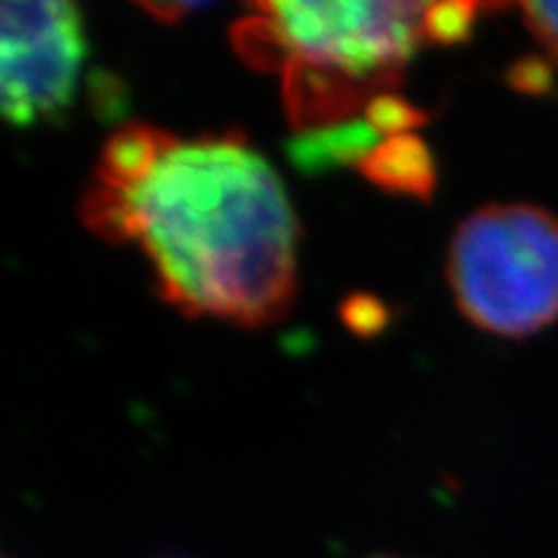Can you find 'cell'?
<instances>
[{"label":"cell","mask_w":558,"mask_h":558,"mask_svg":"<svg viewBox=\"0 0 558 558\" xmlns=\"http://www.w3.org/2000/svg\"><path fill=\"white\" fill-rule=\"evenodd\" d=\"M81 218L104 241L137 243L160 298L184 316L256 329L295 295V213L239 132L181 140L124 124L104 143Z\"/></svg>","instance_id":"1"},{"label":"cell","mask_w":558,"mask_h":558,"mask_svg":"<svg viewBox=\"0 0 558 558\" xmlns=\"http://www.w3.org/2000/svg\"><path fill=\"white\" fill-rule=\"evenodd\" d=\"M427 5L396 0L256 3L230 34L251 65L316 73L369 104L388 94L416 47L429 41Z\"/></svg>","instance_id":"2"},{"label":"cell","mask_w":558,"mask_h":558,"mask_svg":"<svg viewBox=\"0 0 558 558\" xmlns=\"http://www.w3.org/2000/svg\"><path fill=\"white\" fill-rule=\"evenodd\" d=\"M458 311L497 337L522 339L558 320V218L535 205H486L448 251Z\"/></svg>","instance_id":"3"},{"label":"cell","mask_w":558,"mask_h":558,"mask_svg":"<svg viewBox=\"0 0 558 558\" xmlns=\"http://www.w3.org/2000/svg\"><path fill=\"white\" fill-rule=\"evenodd\" d=\"M86 37L68 0L3 3L0 9V109L13 128L65 114L75 99Z\"/></svg>","instance_id":"4"},{"label":"cell","mask_w":558,"mask_h":558,"mask_svg":"<svg viewBox=\"0 0 558 558\" xmlns=\"http://www.w3.org/2000/svg\"><path fill=\"white\" fill-rule=\"evenodd\" d=\"M357 169L365 173L367 181L380 186V190L407 194V197H416L424 202L432 197L437 184L435 156H432L427 143L422 137H416L414 132L383 137L360 160Z\"/></svg>","instance_id":"5"},{"label":"cell","mask_w":558,"mask_h":558,"mask_svg":"<svg viewBox=\"0 0 558 558\" xmlns=\"http://www.w3.org/2000/svg\"><path fill=\"white\" fill-rule=\"evenodd\" d=\"M362 117L373 124L380 137L403 135V132H411L422 122H427V114H424V111L411 107L409 101H403L401 96H393L390 90L388 94L375 96V99L367 104L365 114Z\"/></svg>","instance_id":"6"},{"label":"cell","mask_w":558,"mask_h":558,"mask_svg":"<svg viewBox=\"0 0 558 558\" xmlns=\"http://www.w3.org/2000/svg\"><path fill=\"white\" fill-rule=\"evenodd\" d=\"M481 5L473 3H437L427 5V39L439 45L465 41L473 32Z\"/></svg>","instance_id":"7"},{"label":"cell","mask_w":558,"mask_h":558,"mask_svg":"<svg viewBox=\"0 0 558 558\" xmlns=\"http://www.w3.org/2000/svg\"><path fill=\"white\" fill-rule=\"evenodd\" d=\"M520 11L535 39L558 60V3H522Z\"/></svg>","instance_id":"8"},{"label":"cell","mask_w":558,"mask_h":558,"mask_svg":"<svg viewBox=\"0 0 558 558\" xmlns=\"http://www.w3.org/2000/svg\"><path fill=\"white\" fill-rule=\"evenodd\" d=\"M347 326L357 333H369L378 331L386 320V308L373 298H349V303L341 311Z\"/></svg>","instance_id":"9"}]
</instances>
